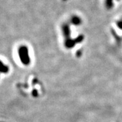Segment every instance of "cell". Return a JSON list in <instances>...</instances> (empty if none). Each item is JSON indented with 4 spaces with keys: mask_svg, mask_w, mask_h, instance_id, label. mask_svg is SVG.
I'll use <instances>...</instances> for the list:
<instances>
[{
    "mask_svg": "<svg viewBox=\"0 0 122 122\" xmlns=\"http://www.w3.org/2000/svg\"><path fill=\"white\" fill-rule=\"evenodd\" d=\"M18 54L22 62L25 65H28L30 63V58L29 56V51L26 46H21L18 50Z\"/></svg>",
    "mask_w": 122,
    "mask_h": 122,
    "instance_id": "obj_1",
    "label": "cell"
},
{
    "mask_svg": "<svg viewBox=\"0 0 122 122\" xmlns=\"http://www.w3.org/2000/svg\"><path fill=\"white\" fill-rule=\"evenodd\" d=\"M9 71V69L8 66H5L1 61H0V72L2 73H7Z\"/></svg>",
    "mask_w": 122,
    "mask_h": 122,
    "instance_id": "obj_2",
    "label": "cell"
}]
</instances>
